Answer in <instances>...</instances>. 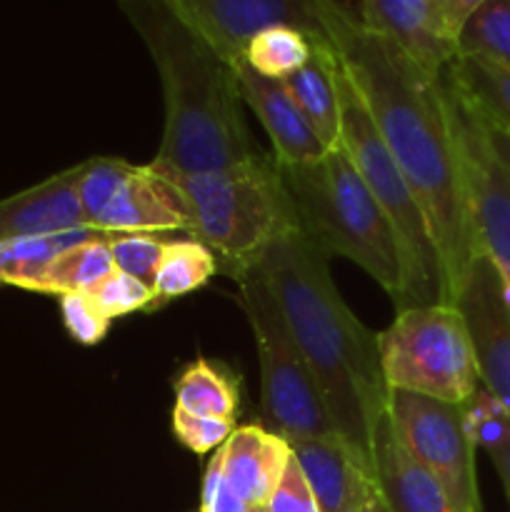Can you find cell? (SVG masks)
Listing matches in <instances>:
<instances>
[{
    "label": "cell",
    "mask_w": 510,
    "mask_h": 512,
    "mask_svg": "<svg viewBox=\"0 0 510 512\" xmlns=\"http://www.w3.org/2000/svg\"><path fill=\"white\" fill-rule=\"evenodd\" d=\"M238 283L240 308L248 318L260 363V420L285 443L335 438L318 383L285 323L280 305L258 263L230 273Z\"/></svg>",
    "instance_id": "obj_6"
},
{
    "label": "cell",
    "mask_w": 510,
    "mask_h": 512,
    "mask_svg": "<svg viewBox=\"0 0 510 512\" xmlns=\"http://www.w3.org/2000/svg\"><path fill=\"white\" fill-rule=\"evenodd\" d=\"M388 425L395 443L443 488L455 512H480L475 443L463 405L390 390Z\"/></svg>",
    "instance_id": "obj_9"
},
{
    "label": "cell",
    "mask_w": 510,
    "mask_h": 512,
    "mask_svg": "<svg viewBox=\"0 0 510 512\" xmlns=\"http://www.w3.org/2000/svg\"><path fill=\"white\" fill-rule=\"evenodd\" d=\"M343 512H383V500H380V493H373L368 495V498L358 500L355 505H350V508Z\"/></svg>",
    "instance_id": "obj_36"
},
{
    "label": "cell",
    "mask_w": 510,
    "mask_h": 512,
    "mask_svg": "<svg viewBox=\"0 0 510 512\" xmlns=\"http://www.w3.org/2000/svg\"><path fill=\"white\" fill-rule=\"evenodd\" d=\"M445 93L463 163L475 250L490 260L510 305V173L490 150L478 115L448 88Z\"/></svg>",
    "instance_id": "obj_12"
},
{
    "label": "cell",
    "mask_w": 510,
    "mask_h": 512,
    "mask_svg": "<svg viewBox=\"0 0 510 512\" xmlns=\"http://www.w3.org/2000/svg\"><path fill=\"white\" fill-rule=\"evenodd\" d=\"M220 270L215 255L195 238H170L155 273L153 308L203 288Z\"/></svg>",
    "instance_id": "obj_24"
},
{
    "label": "cell",
    "mask_w": 510,
    "mask_h": 512,
    "mask_svg": "<svg viewBox=\"0 0 510 512\" xmlns=\"http://www.w3.org/2000/svg\"><path fill=\"white\" fill-rule=\"evenodd\" d=\"M465 423L475 448H483L493 460L510 503V415L493 395L480 385L478 393L463 405Z\"/></svg>",
    "instance_id": "obj_27"
},
{
    "label": "cell",
    "mask_w": 510,
    "mask_h": 512,
    "mask_svg": "<svg viewBox=\"0 0 510 512\" xmlns=\"http://www.w3.org/2000/svg\"><path fill=\"white\" fill-rule=\"evenodd\" d=\"M373 465L380 500L388 512H455L443 488L395 443L388 415L375 438Z\"/></svg>",
    "instance_id": "obj_19"
},
{
    "label": "cell",
    "mask_w": 510,
    "mask_h": 512,
    "mask_svg": "<svg viewBox=\"0 0 510 512\" xmlns=\"http://www.w3.org/2000/svg\"><path fill=\"white\" fill-rule=\"evenodd\" d=\"M120 10L143 38L160 75L165 125L155 173L198 175L258 158L235 68L200 40L170 0H123Z\"/></svg>",
    "instance_id": "obj_3"
},
{
    "label": "cell",
    "mask_w": 510,
    "mask_h": 512,
    "mask_svg": "<svg viewBox=\"0 0 510 512\" xmlns=\"http://www.w3.org/2000/svg\"><path fill=\"white\" fill-rule=\"evenodd\" d=\"M283 83L320 143L333 150L338 145L340 115H343V98H340L343 70L333 43H315L308 63Z\"/></svg>",
    "instance_id": "obj_20"
},
{
    "label": "cell",
    "mask_w": 510,
    "mask_h": 512,
    "mask_svg": "<svg viewBox=\"0 0 510 512\" xmlns=\"http://www.w3.org/2000/svg\"><path fill=\"white\" fill-rule=\"evenodd\" d=\"M340 98H343V115H340V138L335 148L343 150L345 158L358 170L365 188L370 190L388 223L393 225L395 238L403 250L405 300L398 310L440 303L438 253L430 240L418 198L410 190L405 175L400 173L390 150L385 148L373 118L345 73L340 83Z\"/></svg>",
    "instance_id": "obj_7"
},
{
    "label": "cell",
    "mask_w": 510,
    "mask_h": 512,
    "mask_svg": "<svg viewBox=\"0 0 510 512\" xmlns=\"http://www.w3.org/2000/svg\"><path fill=\"white\" fill-rule=\"evenodd\" d=\"M235 78H238L243 103L250 105L255 118L268 133L275 165L310 163L328 153V148L320 143L308 120L303 118L283 80L263 78L245 63L235 65Z\"/></svg>",
    "instance_id": "obj_16"
},
{
    "label": "cell",
    "mask_w": 510,
    "mask_h": 512,
    "mask_svg": "<svg viewBox=\"0 0 510 512\" xmlns=\"http://www.w3.org/2000/svg\"><path fill=\"white\" fill-rule=\"evenodd\" d=\"M218 458L230 488L248 508H255L268 503L288 465L290 448L283 438L253 423L235 428L218 448Z\"/></svg>",
    "instance_id": "obj_18"
},
{
    "label": "cell",
    "mask_w": 510,
    "mask_h": 512,
    "mask_svg": "<svg viewBox=\"0 0 510 512\" xmlns=\"http://www.w3.org/2000/svg\"><path fill=\"white\" fill-rule=\"evenodd\" d=\"M313 40L300 30L278 25L268 28L248 45L243 63L270 80H285L303 68L313 55Z\"/></svg>",
    "instance_id": "obj_28"
},
{
    "label": "cell",
    "mask_w": 510,
    "mask_h": 512,
    "mask_svg": "<svg viewBox=\"0 0 510 512\" xmlns=\"http://www.w3.org/2000/svg\"><path fill=\"white\" fill-rule=\"evenodd\" d=\"M110 238L113 235H103V238L85 240V243L73 245V248L63 250L48 268L43 270L35 285L30 290L35 293L48 295H75V293H90L98 288L105 278L115 273L113 255H110Z\"/></svg>",
    "instance_id": "obj_22"
},
{
    "label": "cell",
    "mask_w": 510,
    "mask_h": 512,
    "mask_svg": "<svg viewBox=\"0 0 510 512\" xmlns=\"http://www.w3.org/2000/svg\"><path fill=\"white\" fill-rule=\"evenodd\" d=\"M265 508L268 512H320L318 500H315L313 490H310L308 480H305L303 470L295 463L293 455H290Z\"/></svg>",
    "instance_id": "obj_33"
},
{
    "label": "cell",
    "mask_w": 510,
    "mask_h": 512,
    "mask_svg": "<svg viewBox=\"0 0 510 512\" xmlns=\"http://www.w3.org/2000/svg\"><path fill=\"white\" fill-rule=\"evenodd\" d=\"M88 295L95 303V308H98L110 323L123 318V315L153 308V288H148V285L140 283V280L130 278V275L120 273V270H115L110 278H105L103 283L95 290H90Z\"/></svg>",
    "instance_id": "obj_30"
},
{
    "label": "cell",
    "mask_w": 510,
    "mask_h": 512,
    "mask_svg": "<svg viewBox=\"0 0 510 512\" xmlns=\"http://www.w3.org/2000/svg\"><path fill=\"white\" fill-rule=\"evenodd\" d=\"M458 58H475L510 73V0H480L460 35Z\"/></svg>",
    "instance_id": "obj_26"
},
{
    "label": "cell",
    "mask_w": 510,
    "mask_h": 512,
    "mask_svg": "<svg viewBox=\"0 0 510 512\" xmlns=\"http://www.w3.org/2000/svg\"><path fill=\"white\" fill-rule=\"evenodd\" d=\"M443 83L485 123L510 133V73L475 58H455Z\"/></svg>",
    "instance_id": "obj_21"
},
{
    "label": "cell",
    "mask_w": 510,
    "mask_h": 512,
    "mask_svg": "<svg viewBox=\"0 0 510 512\" xmlns=\"http://www.w3.org/2000/svg\"><path fill=\"white\" fill-rule=\"evenodd\" d=\"M468 108H470V105H468ZM470 110H473V108H470ZM473 113H475V110H473ZM475 115H478V113H475ZM478 118H480V115H478ZM480 125H483V133H485V140H488L490 150H493L495 158L500 160V165H503V168L510 173V133H508V130H500V128H495V125L485 123L483 118H480Z\"/></svg>",
    "instance_id": "obj_35"
},
{
    "label": "cell",
    "mask_w": 510,
    "mask_h": 512,
    "mask_svg": "<svg viewBox=\"0 0 510 512\" xmlns=\"http://www.w3.org/2000/svg\"><path fill=\"white\" fill-rule=\"evenodd\" d=\"M453 305L470 330L480 385L510 415V305L485 255H475Z\"/></svg>",
    "instance_id": "obj_14"
},
{
    "label": "cell",
    "mask_w": 510,
    "mask_h": 512,
    "mask_svg": "<svg viewBox=\"0 0 510 512\" xmlns=\"http://www.w3.org/2000/svg\"><path fill=\"white\" fill-rule=\"evenodd\" d=\"M245 512H268V508L265 505H255V508H248Z\"/></svg>",
    "instance_id": "obj_37"
},
{
    "label": "cell",
    "mask_w": 510,
    "mask_h": 512,
    "mask_svg": "<svg viewBox=\"0 0 510 512\" xmlns=\"http://www.w3.org/2000/svg\"><path fill=\"white\" fill-rule=\"evenodd\" d=\"M175 408L203 418L235 420L238 385L213 363L198 358L175 380Z\"/></svg>",
    "instance_id": "obj_25"
},
{
    "label": "cell",
    "mask_w": 510,
    "mask_h": 512,
    "mask_svg": "<svg viewBox=\"0 0 510 512\" xmlns=\"http://www.w3.org/2000/svg\"><path fill=\"white\" fill-rule=\"evenodd\" d=\"M183 23L225 63H243L248 45L263 30L288 25L313 43H330L323 0H170Z\"/></svg>",
    "instance_id": "obj_13"
},
{
    "label": "cell",
    "mask_w": 510,
    "mask_h": 512,
    "mask_svg": "<svg viewBox=\"0 0 510 512\" xmlns=\"http://www.w3.org/2000/svg\"><path fill=\"white\" fill-rule=\"evenodd\" d=\"M80 165L0 200V243L85 228L78 200Z\"/></svg>",
    "instance_id": "obj_17"
},
{
    "label": "cell",
    "mask_w": 510,
    "mask_h": 512,
    "mask_svg": "<svg viewBox=\"0 0 510 512\" xmlns=\"http://www.w3.org/2000/svg\"><path fill=\"white\" fill-rule=\"evenodd\" d=\"M383 512H388V510H385V505H383Z\"/></svg>",
    "instance_id": "obj_38"
},
{
    "label": "cell",
    "mask_w": 510,
    "mask_h": 512,
    "mask_svg": "<svg viewBox=\"0 0 510 512\" xmlns=\"http://www.w3.org/2000/svg\"><path fill=\"white\" fill-rule=\"evenodd\" d=\"M60 313H63L65 330L80 345H98L108 335L110 320L95 308L88 293L63 295L60 298Z\"/></svg>",
    "instance_id": "obj_32"
},
{
    "label": "cell",
    "mask_w": 510,
    "mask_h": 512,
    "mask_svg": "<svg viewBox=\"0 0 510 512\" xmlns=\"http://www.w3.org/2000/svg\"><path fill=\"white\" fill-rule=\"evenodd\" d=\"M155 175L178 193L190 220V238L203 243L228 275L258 263L285 230L298 225L273 155L260 153L210 173Z\"/></svg>",
    "instance_id": "obj_5"
},
{
    "label": "cell",
    "mask_w": 510,
    "mask_h": 512,
    "mask_svg": "<svg viewBox=\"0 0 510 512\" xmlns=\"http://www.w3.org/2000/svg\"><path fill=\"white\" fill-rule=\"evenodd\" d=\"M108 233H100L93 228H75L65 233L53 235H33V238H18L0 243V285H15V288L30 290L35 280L43 275V270L58 258L63 250L85 240L103 238Z\"/></svg>",
    "instance_id": "obj_23"
},
{
    "label": "cell",
    "mask_w": 510,
    "mask_h": 512,
    "mask_svg": "<svg viewBox=\"0 0 510 512\" xmlns=\"http://www.w3.org/2000/svg\"><path fill=\"white\" fill-rule=\"evenodd\" d=\"M288 448L303 470L320 512H343L378 493L375 465L355 453L340 435L290 440Z\"/></svg>",
    "instance_id": "obj_15"
},
{
    "label": "cell",
    "mask_w": 510,
    "mask_h": 512,
    "mask_svg": "<svg viewBox=\"0 0 510 512\" xmlns=\"http://www.w3.org/2000/svg\"><path fill=\"white\" fill-rule=\"evenodd\" d=\"M328 255L300 230H285L258 260L285 323L318 383L340 438L368 463L388 415L378 333L365 328L330 275Z\"/></svg>",
    "instance_id": "obj_2"
},
{
    "label": "cell",
    "mask_w": 510,
    "mask_h": 512,
    "mask_svg": "<svg viewBox=\"0 0 510 512\" xmlns=\"http://www.w3.org/2000/svg\"><path fill=\"white\" fill-rule=\"evenodd\" d=\"M275 168L300 230L328 258L340 255L363 268L400 308L405 300L403 250L343 150L333 148L310 163Z\"/></svg>",
    "instance_id": "obj_4"
},
{
    "label": "cell",
    "mask_w": 510,
    "mask_h": 512,
    "mask_svg": "<svg viewBox=\"0 0 510 512\" xmlns=\"http://www.w3.org/2000/svg\"><path fill=\"white\" fill-rule=\"evenodd\" d=\"M248 505L238 498L233 488H230L228 478L220 465L218 450H215L213 460L208 463L203 475V495H200V512H245Z\"/></svg>",
    "instance_id": "obj_34"
},
{
    "label": "cell",
    "mask_w": 510,
    "mask_h": 512,
    "mask_svg": "<svg viewBox=\"0 0 510 512\" xmlns=\"http://www.w3.org/2000/svg\"><path fill=\"white\" fill-rule=\"evenodd\" d=\"M323 23L345 78L418 198L438 253L440 303L453 305L478 250L443 80L425 78L393 45L365 30L348 3L323 0Z\"/></svg>",
    "instance_id": "obj_1"
},
{
    "label": "cell",
    "mask_w": 510,
    "mask_h": 512,
    "mask_svg": "<svg viewBox=\"0 0 510 512\" xmlns=\"http://www.w3.org/2000/svg\"><path fill=\"white\" fill-rule=\"evenodd\" d=\"M480 0H360L348 3L365 30L393 45L415 70L440 83L458 58L460 35Z\"/></svg>",
    "instance_id": "obj_11"
},
{
    "label": "cell",
    "mask_w": 510,
    "mask_h": 512,
    "mask_svg": "<svg viewBox=\"0 0 510 512\" xmlns=\"http://www.w3.org/2000/svg\"><path fill=\"white\" fill-rule=\"evenodd\" d=\"M168 235L158 233H128V235H113L110 238V255H113L115 270L130 275V278L140 280L148 288H153L155 273L163 260L165 245H168Z\"/></svg>",
    "instance_id": "obj_29"
},
{
    "label": "cell",
    "mask_w": 510,
    "mask_h": 512,
    "mask_svg": "<svg viewBox=\"0 0 510 512\" xmlns=\"http://www.w3.org/2000/svg\"><path fill=\"white\" fill-rule=\"evenodd\" d=\"M380 370L388 390L465 405L480 390L475 348L463 313L433 303L398 310L378 333Z\"/></svg>",
    "instance_id": "obj_8"
},
{
    "label": "cell",
    "mask_w": 510,
    "mask_h": 512,
    "mask_svg": "<svg viewBox=\"0 0 510 512\" xmlns=\"http://www.w3.org/2000/svg\"><path fill=\"white\" fill-rule=\"evenodd\" d=\"M170 423H173L175 438L195 455H205L218 450L235 430L233 420L203 418V415L185 413V410L180 408H173Z\"/></svg>",
    "instance_id": "obj_31"
},
{
    "label": "cell",
    "mask_w": 510,
    "mask_h": 512,
    "mask_svg": "<svg viewBox=\"0 0 510 512\" xmlns=\"http://www.w3.org/2000/svg\"><path fill=\"white\" fill-rule=\"evenodd\" d=\"M78 200L85 228L108 235L190 230L178 193L150 165L123 158H90L80 163Z\"/></svg>",
    "instance_id": "obj_10"
}]
</instances>
